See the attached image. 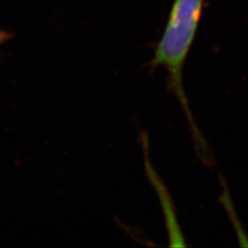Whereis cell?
Wrapping results in <instances>:
<instances>
[{
  "mask_svg": "<svg viewBox=\"0 0 248 248\" xmlns=\"http://www.w3.org/2000/svg\"><path fill=\"white\" fill-rule=\"evenodd\" d=\"M204 0H174L166 28L150 62L153 68L164 67L168 73V89L183 108L190 127L193 145L205 165L212 164L206 140L193 120L183 85V69L199 28Z\"/></svg>",
  "mask_w": 248,
  "mask_h": 248,
  "instance_id": "6da1fadb",
  "label": "cell"
},
{
  "mask_svg": "<svg viewBox=\"0 0 248 248\" xmlns=\"http://www.w3.org/2000/svg\"><path fill=\"white\" fill-rule=\"evenodd\" d=\"M12 36L9 32H5V31H1L0 30V45H2L4 43H6L7 41L10 40Z\"/></svg>",
  "mask_w": 248,
  "mask_h": 248,
  "instance_id": "7a4b0ae2",
  "label": "cell"
}]
</instances>
